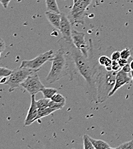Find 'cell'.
I'll use <instances>...</instances> for the list:
<instances>
[{
	"label": "cell",
	"mask_w": 133,
	"mask_h": 149,
	"mask_svg": "<svg viewBox=\"0 0 133 149\" xmlns=\"http://www.w3.org/2000/svg\"><path fill=\"white\" fill-rule=\"evenodd\" d=\"M58 43L67 54L71 80L75 79L82 80L83 84L90 100L97 103L96 75L99 63L94 55L93 48L89 56L86 57L72 42L67 41L61 38L58 41Z\"/></svg>",
	"instance_id": "obj_1"
},
{
	"label": "cell",
	"mask_w": 133,
	"mask_h": 149,
	"mask_svg": "<svg viewBox=\"0 0 133 149\" xmlns=\"http://www.w3.org/2000/svg\"><path fill=\"white\" fill-rule=\"evenodd\" d=\"M117 72L114 71H109L98 63L96 75L97 103L106 102L109 97V94L114 88Z\"/></svg>",
	"instance_id": "obj_2"
},
{
	"label": "cell",
	"mask_w": 133,
	"mask_h": 149,
	"mask_svg": "<svg viewBox=\"0 0 133 149\" xmlns=\"http://www.w3.org/2000/svg\"><path fill=\"white\" fill-rule=\"evenodd\" d=\"M51 69L45 78L49 83H54L70 73V64L67 54L63 48H60L52 58Z\"/></svg>",
	"instance_id": "obj_3"
},
{
	"label": "cell",
	"mask_w": 133,
	"mask_h": 149,
	"mask_svg": "<svg viewBox=\"0 0 133 149\" xmlns=\"http://www.w3.org/2000/svg\"><path fill=\"white\" fill-rule=\"evenodd\" d=\"M35 73L33 70L25 67L17 68L13 71L12 74L9 76L7 81L4 85L9 87V91L12 92L21 86L22 83L30 75Z\"/></svg>",
	"instance_id": "obj_4"
},
{
	"label": "cell",
	"mask_w": 133,
	"mask_h": 149,
	"mask_svg": "<svg viewBox=\"0 0 133 149\" xmlns=\"http://www.w3.org/2000/svg\"><path fill=\"white\" fill-rule=\"evenodd\" d=\"M55 55L53 50H49L42 54H40L35 58L31 60H23L21 64L20 67H25L33 70L36 72L38 71L41 67L48 61H51Z\"/></svg>",
	"instance_id": "obj_5"
},
{
	"label": "cell",
	"mask_w": 133,
	"mask_h": 149,
	"mask_svg": "<svg viewBox=\"0 0 133 149\" xmlns=\"http://www.w3.org/2000/svg\"><path fill=\"white\" fill-rule=\"evenodd\" d=\"M87 8V6L81 0H78L74 3L68 16L72 25L77 24L81 25L84 24L86 10Z\"/></svg>",
	"instance_id": "obj_6"
},
{
	"label": "cell",
	"mask_w": 133,
	"mask_h": 149,
	"mask_svg": "<svg viewBox=\"0 0 133 149\" xmlns=\"http://www.w3.org/2000/svg\"><path fill=\"white\" fill-rule=\"evenodd\" d=\"M72 42L76 48L86 57H88L91 50L93 48L91 39L89 40L90 44L88 45L85 39V34L83 32H78L74 29H72Z\"/></svg>",
	"instance_id": "obj_7"
},
{
	"label": "cell",
	"mask_w": 133,
	"mask_h": 149,
	"mask_svg": "<svg viewBox=\"0 0 133 149\" xmlns=\"http://www.w3.org/2000/svg\"><path fill=\"white\" fill-rule=\"evenodd\" d=\"M21 86L31 95H36L39 92H41V90L45 87L41 82L38 74H30L24 81L22 83Z\"/></svg>",
	"instance_id": "obj_8"
},
{
	"label": "cell",
	"mask_w": 133,
	"mask_h": 149,
	"mask_svg": "<svg viewBox=\"0 0 133 149\" xmlns=\"http://www.w3.org/2000/svg\"><path fill=\"white\" fill-rule=\"evenodd\" d=\"M60 22V32L62 35V38L68 42H72V24L70 20L64 13H62Z\"/></svg>",
	"instance_id": "obj_9"
},
{
	"label": "cell",
	"mask_w": 133,
	"mask_h": 149,
	"mask_svg": "<svg viewBox=\"0 0 133 149\" xmlns=\"http://www.w3.org/2000/svg\"><path fill=\"white\" fill-rule=\"evenodd\" d=\"M132 81V76H129V73L124 72L122 70H120L117 72L116 76L115 84L114 86V88L109 94V97L113 96L122 86L130 83Z\"/></svg>",
	"instance_id": "obj_10"
},
{
	"label": "cell",
	"mask_w": 133,
	"mask_h": 149,
	"mask_svg": "<svg viewBox=\"0 0 133 149\" xmlns=\"http://www.w3.org/2000/svg\"><path fill=\"white\" fill-rule=\"evenodd\" d=\"M38 107L37 106V102L35 100V95H31V106L28 112L27 115L25 119L24 125L27 126L31 125L34 122L36 121V118L38 113Z\"/></svg>",
	"instance_id": "obj_11"
},
{
	"label": "cell",
	"mask_w": 133,
	"mask_h": 149,
	"mask_svg": "<svg viewBox=\"0 0 133 149\" xmlns=\"http://www.w3.org/2000/svg\"><path fill=\"white\" fill-rule=\"evenodd\" d=\"M45 15L50 24L55 29L60 30V22L61 19V13H56L47 11L45 13Z\"/></svg>",
	"instance_id": "obj_12"
},
{
	"label": "cell",
	"mask_w": 133,
	"mask_h": 149,
	"mask_svg": "<svg viewBox=\"0 0 133 149\" xmlns=\"http://www.w3.org/2000/svg\"><path fill=\"white\" fill-rule=\"evenodd\" d=\"M90 139L93 143L95 149H113L107 142L101 139H96L89 136Z\"/></svg>",
	"instance_id": "obj_13"
},
{
	"label": "cell",
	"mask_w": 133,
	"mask_h": 149,
	"mask_svg": "<svg viewBox=\"0 0 133 149\" xmlns=\"http://www.w3.org/2000/svg\"><path fill=\"white\" fill-rule=\"evenodd\" d=\"M112 62H113V60H111V58L110 59L109 57L104 56V55L100 56L98 59L99 64L100 65L104 67L105 68L109 71H113L112 67H111Z\"/></svg>",
	"instance_id": "obj_14"
},
{
	"label": "cell",
	"mask_w": 133,
	"mask_h": 149,
	"mask_svg": "<svg viewBox=\"0 0 133 149\" xmlns=\"http://www.w3.org/2000/svg\"><path fill=\"white\" fill-rule=\"evenodd\" d=\"M45 5L47 11L60 13L56 0H45Z\"/></svg>",
	"instance_id": "obj_15"
},
{
	"label": "cell",
	"mask_w": 133,
	"mask_h": 149,
	"mask_svg": "<svg viewBox=\"0 0 133 149\" xmlns=\"http://www.w3.org/2000/svg\"><path fill=\"white\" fill-rule=\"evenodd\" d=\"M55 111L53 109H52L51 108H50L49 107H44V108H40L38 109V116L36 118V120H38L42 118L48 116L49 115H50L51 113H53Z\"/></svg>",
	"instance_id": "obj_16"
},
{
	"label": "cell",
	"mask_w": 133,
	"mask_h": 149,
	"mask_svg": "<svg viewBox=\"0 0 133 149\" xmlns=\"http://www.w3.org/2000/svg\"><path fill=\"white\" fill-rule=\"evenodd\" d=\"M41 92L43 94L44 97L51 99V98L54 96V95L57 93V90L56 89L53 88L44 87L41 90Z\"/></svg>",
	"instance_id": "obj_17"
},
{
	"label": "cell",
	"mask_w": 133,
	"mask_h": 149,
	"mask_svg": "<svg viewBox=\"0 0 133 149\" xmlns=\"http://www.w3.org/2000/svg\"><path fill=\"white\" fill-rule=\"evenodd\" d=\"M83 148L84 149H95V148L91 142V140L90 139L89 135H84L83 136Z\"/></svg>",
	"instance_id": "obj_18"
},
{
	"label": "cell",
	"mask_w": 133,
	"mask_h": 149,
	"mask_svg": "<svg viewBox=\"0 0 133 149\" xmlns=\"http://www.w3.org/2000/svg\"><path fill=\"white\" fill-rule=\"evenodd\" d=\"M65 102L64 103H57L55 102H54L53 100H52L51 99L49 103V106L48 107H49L50 108H51L52 109L54 110L55 111L61 110V109H63V107L65 106Z\"/></svg>",
	"instance_id": "obj_19"
},
{
	"label": "cell",
	"mask_w": 133,
	"mask_h": 149,
	"mask_svg": "<svg viewBox=\"0 0 133 149\" xmlns=\"http://www.w3.org/2000/svg\"><path fill=\"white\" fill-rule=\"evenodd\" d=\"M50 100H51L50 99H47L44 97V99H39L38 101H36L38 109L48 107Z\"/></svg>",
	"instance_id": "obj_20"
},
{
	"label": "cell",
	"mask_w": 133,
	"mask_h": 149,
	"mask_svg": "<svg viewBox=\"0 0 133 149\" xmlns=\"http://www.w3.org/2000/svg\"><path fill=\"white\" fill-rule=\"evenodd\" d=\"M13 70H9L5 67H1L0 68V76L1 77H8L12 74Z\"/></svg>",
	"instance_id": "obj_21"
},
{
	"label": "cell",
	"mask_w": 133,
	"mask_h": 149,
	"mask_svg": "<svg viewBox=\"0 0 133 149\" xmlns=\"http://www.w3.org/2000/svg\"><path fill=\"white\" fill-rule=\"evenodd\" d=\"M51 100L54 102L57 103H64L65 102V97L60 93H56L54 95V96L51 98Z\"/></svg>",
	"instance_id": "obj_22"
},
{
	"label": "cell",
	"mask_w": 133,
	"mask_h": 149,
	"mask_svg": "<svg viewBox=\"0 0 133 149\" xmlns=\"http://www.w3.org/2000/svg\"><path fill=\"white\" fill-rule=\"evenodd\" d=\"M116 149H133V140L123 143L116 148Z\"/></svg>",
	"instance_id": "obj_23"
},
{
	"label": "cell",
	"mask_w": 133,
	"mask_h": 149,
	"mask_svg": "<svg viewBox=\"0 0 133 149\" xmlns=\"http://www.w3.org/2000/svg\"><path fill=\"white\" fill-rule=\"evenodd\" d=\"M121 58L125 59H129L131 57V52L129 48H125L122 51H120Z\"/></svg>",
	"instance_id": "obj_24"
},
{
	"label": "cell",
	"mask_w": 133,
	"mask_h": 149,
	"mask_svg": "<svg viewBox=\"0 0 133 149\" xmlns=\"http://www.w3.org/2000/svg\"><path fill=\"white\" fill-rule=\"evenodd\" d=\"M111 67H112L113 71H116V72H118L119 71H120L122 69L121 67L120 66V65L118 63V61H116V60H113Z\"/></svg>",
	"instance_id": "obj_25"
},
{
	"label": "cell",
	"mask_w": 133,
	"mask_h": 149,
	"mask_svg": "<svg viewBox=\"0 0 133 149\" xmlns=\"http://www.w3.org/2000/svg\"><path fill=\"white\" fill-rule=\"evenodd\" d=\"M130 57L129 59H125V58H120L119 60H118V63L120 65V66L121 67V68L123 67L124 66H125L126 64H127L130 60Z\"/></svg>",
	"instance_id": "obj_26"
},
{
	"label": "cell",
	"mask_w": 133,
	"mask_h": 149,
	"mask_svg": "<svg viewBox=\"0 0 133 149\" xmlns=\"http://www.w3.org/2000/svg\"><path fill=\"white\" fill-rule=\"evenodd\" d=\"M120 57V52L117 51L114 52L111 56V58L112 60L118 61Z\"/></svg>",
	"instance_id": "obj_27"
},
{
	"label": "cell",
	"mask_w": 133,
	"mask_h": 149,
	"mask_svg": "<svg viewBox=\"0 0 133 149\" xmlns=\"http://www.w3.org/2000/svg\"><path fill=\"white\" fill-rule=\"evenodd\" d=\"M132 59V58L130 57V61ZM121 70H122L124 72H126V73H129V74L130 73L131 71H132V68H131L130 65V61H129V63L127 64H126L125 66H124L123 67H122Z\"/></svg>",
	"instance_id": "obj_28"
},
{
	"label": "cell",
	"mask_w": 133,
	"mask_h": 149,
	"mask_svg": "<svg viewBox=\"0 0 133 149\" xmlns=\"http://www.w3.org/2000/svg\"><path fill=\"white\" fill-rule=\"evenodd\" d=\"M0 1H1V3L2 5L3 6V7L6 9L8 6V5L10 3V2L11 1V0H0Z\"/></svg>",
	"instance_id": "obj_29"
},
{
	"label": "cell",
	"mask_w": 133,
	"mask_h": 149,
	"mask_svg": "<svg viewBox=\"0 0 133 149\" xmlns=\"http://www.w3.org/2000/svg\"><path fill=\"white\" fill-rule=\"evenodd\" d=\"M5 49V44L4 41L2 40V38H1V41H0V50H1V53L3 52V50Z\"/></svg>",
	"instance_id": "obj_30"
},
{
	"label": "cell",
	"mask_w": 133,
	"mask_h": 149,
	"mask_svg": "<svg viewBox=\"0 0 133 149\" xmlns=\"http://www.w3.org/2000/svg\"><path fill=\"white\" fill-rule=\"evenodd\" d=\"M81 1L88 7L91 3L93 0H81Z\"/></svg>",
	"instance_id": "obj_31"
},
{
	"label": "cell",
	"mask_w": 133,
	"mask_h": 149,
	"mask_svg": "<svg viewBox=\"0 0 133 149\" xmlns=\"http://www.w3.org/2000/svg\"><path fill=\"white\" fill-rule=\"evenodd\" d=\"M7 80H8V79H7L6 77H1L0 83H1V84H4L7 81Z\"/></svg>",
	"instance_id": "obj_32"
},
{
	"label": "cell",
	"mask_w": 133,
	"mask_h": 149,
	"mask_svg": "<svg viewBox=\"0 0 133 149\" xmlns=\"http://www.w3.org/2000/svg\"><path fill=\"white\" fill-rule=\"evenodd\" d=\"M130 67L132 68V71H133V59L132 58L130 61Z\"/></svg>",
	"instance_id": "obj_33"
},
{
	"label": "cell",
	"mask_w": 133,
	"mask_h": 149,
	"mask_svg": "<svg viewBox=\"0 0 133 149\" xmlns=\"http://www.w3.org/2000/svg\"><path fill=\"white\" fill-rule=\"evenodd\" d=\"M130 74H131V76H132V84L133 85V71H132L131 72H130Z\"/></svg>",
	"instance_id": "obj_34"
},
{
	"label": "cell",
	"mask_w": 133,
	"mask_h": 149,
	"mask_svg": "<svg viewBox=\"0 0 133 149\" xmlns=\"http://www.w3.org/2000/svg\"><path fill=\"white\" fill-rule=\"evenodd\" d=\"M78 0H74V3H75Z\"/></svg>",
	"instance_id": "obj_35"
}]
</instances>
